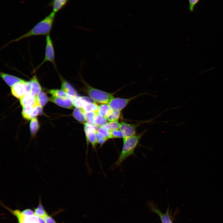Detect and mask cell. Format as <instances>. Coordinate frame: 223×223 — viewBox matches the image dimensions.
<instances>
[{"label": "cell", "mask_w": 223, "mask_h": 223, "mask_svg": "<svg viewBox=\"0 0 223 223\" xmlns=\"http://www.w3.org/2000/svg\"><path fill=\"white\" fill-rule=\"evenodd\" d=\"M145 132L144 131L123 140L122 150L118 158L114 164V166H119L128 157L134 155L135 150L138 146L139 141Z\"/></svg>", "instance_id": "cell-2"}, {"label": "cell", "mask_w": 223, "mask_h": 223, "mask_svg": "<svg viewBox=\"0 0 223 223\" xmlns=\"http://www.w3.org/2000/svg\"><path fill=\"white\" fill-rule=\"evenodd\" d=\"M112 110L108 104H101L98 107L97 113L99 115L107 118Z\"/></svg>", "instance_id": "cell-19"}, {"label": "cell", "mask_w": 223, "mask_h": 223, "mask_svg": "<svg viewBox=\"0 0 223 223\" xmlns=\"http://www.w3.org/2000/svg\"><path fill=\"white\" fill-rule=\"evenodd\" d=\"M81 98L84 101L86 102L91 103H96V102L93 99L91 98L90 97L87 96H80Z\"/></svg>", "instance_id": "cell-36"}, {"label": "cell", "mask_w": 223, "mask_h": 223, "mask_svg": "<svg viewBox=\"0 0 223 223\" xmlns=\"http://www.w3.org/2000/svg\"><path fill=\"white\" fill-rule=\"evenodd\" d=\"M84 130L85 133L87 146L89 143H90L92 148L96 149L97 143L96 140V133L97 131L93 125L87 123L84 124Z\"/></svg>", "instance_id": "cell-8"}, {"label": "cell", "mask_w": 223, "mask_h": 223, "mask_svg": "<svg viewBox=\"0 0 223 223\" xmlns=\"http://www.w3.org/2000/svg\"><path fill=\"white\" fill-rule=\"evenodd\" d=\"M40 127L38 120L36 117L31 120L30 129L32 138L35 137Z\"/></svg>", "instance_id": "cell-18"}, {"label": "cell", "mask_w": 223, "mask_h": 223, "mask_svg": "<svg viewBox=\"0 0 223 223\" xmlns=\"http://www.w3.org/2000/svg\"><path fill=\"white\" fill-rule=\"evenodd\" d=\"M60 77L61 81V90L72 97L77 96V91L72 85L61 76Z\"/></svg>", "instance_id": "cell-12"}, {"label": "cell", "mask_w": 223, "mask_h": 223, "mask_svg": "<svg viewBox=\"0 0 223 223\" xmlns=\"http://www.w3.org/2000/svg\"><path fill=\"white\" fill-rule=\"evenodd\" d=\"M2 205L14 215L17 219L18 223H45L44 220L35 214L30 216H24L18 209L13 210L1 203Z\"/></svg>", "instance_id": "cell-4"}, {"label": "cell", "mask_w": 223, "mask_h": 223, "mask_svg": "<svg viewBox=\"0 0 223 223\" xmlns=\"http://www.w3.org/2000/svg\"><path fill=\"white\" fill-rule=\"evenodd\" d=\"M107 121L106 117L101 116L97 113L94 124L100 127L106 125L108 122Z\"/></svg>", "instance_id": "cell-28"}, {"label": "cell", "mask_w": 223, "mask_h": 223, "mask_svg": "<svg viewBox=\"0 0 223 223\" xmlns=\"http://www.w3.org/2000/svg\"><path fill=\"white\" fill-rule=\"evenodd\" d=\"M97 132L102 134L107 139H110L111 131L102 127H101L98 128Z\"/></svg>", "instance_id": "cell-32"}, {"label": "cell", "mask_w": 223, "mask_h": 223, "mask_svg": "<svg viewBox=\"0 0 223 223\" xmlns=\"http://www.w3.org/2000/svg\"><path fill=\"white\" fill-rule=\"evenodd\" d=\"M46 62L51 63L55 66V53L53 43L50 34L46 36V44L44 58L42 62L36 68L33 72H35L42 66Z\"/></svg>", "instance_id": "cell-5"}, {"label": "cell", "mask_w": 223, "mask_h": 223, "mask_svg": "<svg viewBox=\"0 0 223 223\" xmlns=\"http://www.w3.org/2000/svg\"><path fill=\"white\" fill-rule=\"evenodd\" d=\"M35 98V103L42 107L46 105L49 100L46 93L42 91L39 92Z\"/></svg>", "instance_id": "cell-16"}, {"label": "cell", "mask_w": 223, "mask_h": 223, "mask_svg": "<svg viewBox=\"0 0 223 223\" xmlns=\"http://www.w3.org/2000/svg\"><path fill=\"white\" fill-rule=\"evenodd\" d=\"M200 0H188L189 3V10L190 12L194 11L196 5L199 2Z\"/></svg>", "instance_id": "cell-33"}, {"label": "cell", "mask_w": 223, "mask_h": 223, "mask_svg": "<svg viewBox=\"0 0 223 223\" xmlns=\"http://www.w3.org/2000/svg\"><path fill=\"white\" fill-rule=\"evenodd\" d=\"M85 112L83 108L75 107L73 110L72 116L78 122L84 124L86 123Z\"/></svg>", "instance_id": "cell-15"}, {"label": "cell", "mask_w": 223, "mask_h": 223, "mask_svg": "<svg viewBox=\"0 0 223 223\" xmlns=\"http://www.w3.org/2000/svg\"><path fill=\"white\" fill-rule=\"evenodd\" d=\"M123 137L122 132L120 129L111 131L110 138H123Z\"/></svg>", "instance_id": "cell-31"}, {"label": "cell", "mask_w": 223, "mask_h": 223, "mask_svg": "<svg viewBox=\"0 0 223 223\" xmlns=\"http://www.w3.org/2000/svg\"><path fill=\"white\" fill-rule=\"evenodd\" d=\"M68 0H52L50 3L53 8V11L56 13L67 3Z\"/></svg>", "instance_id": "cell-20"}, {"label": "cell", "mask_w": 223, "mask_h": 223, "mask_svg": "<svg viewBox=\"0 0 223 223\" xmlns=\"http://www.w3.org/2000/svg\"><path fill=\"white\" fill-rule=\"evenodd\" d=\"M33 209L35 214L42 219L44 217L49 215L42 204L40 198L39 199V203L37 207L34 208Z\"/></svg>", "instance_id": "cell-21"}, {"label": "cell", "mask_w": 223, "mask_h": 223, "mask_svg": "<svg viewBox=\"0 0 223 223\" xmlns=\"http://www.w3.org/2000/svg\"><path fill=\"white\" fill-rule=\"evenodd\" d=\"M45 223H57L55 220L50 216L48 215L42 218Z\"/></svg>", "instance_id": "cell-35"}, {"label": "cell", "mask_w": 223, "mask_h": 223, "mask_svg": "<svg viewBox=\"0 0 223 223\" xmlns=\"http://www.w3.org/2000/svg\"><path fill=\"white\" fill-rule=\"evenodd\" d=\"M151 206L152 211L159 216L162 223H172L169 217L168 210L166 213L163 214L153 205L151 204Z\"/></svg>", "instance_id": "cell-17"}, {"label": "cell", "mask_w": 223, "mask_h": 223, "mask_svg": "<svg viewBox=\"0 0 223 223\" xmlns=\"http://www.w3.org/2000/svg\"><path fill=\"white\" fill-rule=\"evenodd\" d=\"M97 114V113L95 112H85L86 122L92 125H94Z\"/></svg>", "instance_id": "cell-29"}, {"label": "cell", "mask_w": 223, "mask_h": 223, "mask_svg": "<svg viewBox=\"0 0 223 223\" xmlns=\"http://www.w3.org/2000/svg\"><path fill=\"white\" fill-rule=\"evenodd\" d=\"M49 92L53 97L63 98H72V97L62 90H51Z\"/></svg>", "instance_id": "cell-22"}, {"label": "cell", "mask_w": 223, "mask_h": 223, "mask_svg": "<svg viewBox=\"0 0 223 223\" xmlns=\"http://www.w3.org/2000/svg\"><path fill=\"white\" fill-rule=\"evenodd\" d=\"M31 82L30 92L34 97L42 91V87L38 78L36 75L33 76L30 81Z\"/></svg>", "instance_id": "cell-14"}, {"label": "cell", "mask_w": 223, "mask_h": 223, "mask_svg": "<svg viewBox=\"0 0 223 223\" xmlns=\"http://www.w3.org/2000/svg\"><path fill=\"white\" fill-rule=\"evenodd\" d=\"M110 131L120 129V123L118 121H113L107 122L106 125L102 126Z\"/></svg>", "instance_id": "cell-27"}, {"label": "cell", "mask_w": 223, "mask_h": 223, "mask_svg": "<svg viewBox=\"0 0 223 223\" xmlns=\"http://www.w3.org/2000/svg\"><path fill=\"white\" fill-rule=\"evenodd\" d=\"M33 106L34 105L23 107L22 115L24 119L27 120H31V113Z\"/></svg>", "instance_id": "cell-24"}, {"label": "cell", "mask_w": 223, "mask_h": 223, "mask_svg": "<svg viewBox=\"0 0 223 223\" xmlns=\"http://www.w3.org/2000/svg\"><path fill=\"white\" fill-rule=\"evenodd\" d=\"M30 81L17 83L11 87L12 95L17 98L20 99L27 93L30 92Z\"/></svg>", "instance_id": "cell-6"}, {"label": "cell", "mask_w": 223, "mask_h": 223, "mask_svg": "<svg viewBox=\"0 0 223 223\" xmlns=\"http://www.w3.org/2000/svg\"><path fill=\"white\" fill-rule=\"evenodd\" d=\"M140 124H131L123 121L121 122L120 123V129L123 134V140L136 135L137 128Z\"/></svg>", "instance_id": "cell-9"}, {"label": "cell", "mask_w": 223, "mask_h": 223, "mask_svg": "<svg viewBox=\"0 0 223 223\" xmlns=\"http://www.w3.org/2000/svg\"><path fill=\"white\" fill-rule=\"evenodd\" d=\"M80 81L83 84V91L96 102L101 104H108L114 97V93H110L95 88L87 83L81 76Z\"/></svg>", "instance_id": "cell-3"}, {"label": "cell", "mask_w": 223, "mask_h": 223, "mask_svg": "<svg viewBox=\"0 0 223 223\" xmlns=\"http://www.w3.org/2000/svg\"><path fill=\"white\" fill-rule=\"evenodd\" d=\"M108 139L105 137L102 134L97 131L96 140L97 144L102 146Z\"/></svg>", "instance_id": "cell-30"}, {"label": "cell", "mask_w": 223, "mask_h": 223, "mask_svg": "<svg viewBox=\"0 0 223 223\" xmlns=\"http://www.w3.org/2000/svg\"><path fill=\"white\" fill-rule=\"evenodd\" d=\"M0 76L6 83L11 87L17 83L24 82L25 81L15 76L1 72H0Z\"/></svg>", "instance_id": "cell-11"}, {"label": "cell", "mask_w": 223, "mask_h": 223, "mask_svg": "<svg viewBox=\"0 0 223 223\" xmlns=\"http://www.w3.org/2000/svg\"><path fill=\"white\" fill-rule=\"evenodd\" d=\"M36 102V98L31 93V92L27 93L20 99V103L23 107L32 106Z\"/></svg>", "instance_id": "cell-13"}, {"label": "cell", "mask_w": 223, "mask_h": 223, "mask_svg": "<svg viewBox=\"0 0 223 223\" xmlns=\"http://www.w3.org/2000/svg\"><path fill=\"white\" fill-rule=\"evenodd\" d=\"M49 100L57 105L66 108L72 109L73 107L72 98H63L52 97Z\"/></svg>", "instance_id": "cell-10"}, {"label": "cell", "mask_w": 223, "mask_h": 223, "mask_svg": "<svg viewBox=\"0 0 223 223\" xmlns=\"http://www.w3.org/2000/svg\"><path fill=\"white\" fill-rule=\"evenodd\" d=\"M55 13L52 11L49 15L36 24L31 29L20 37L10 41L5 45L18 42L24 39L33 36L47 35L49 34L53 24Z\"/></svg>", "instance_id": "cell-1"}, {"label": "cell", "mask_w": 223, "mask_h": 223, "mask_svg": "<svg viewBox=\"0 0 223 223\" xmlns=\"http://www.w3.org/2000/svg\"><path fill=\"white\" fill-rule=\"evenodd\" d=\"M21 214L24 216H30L35 214L34 211L30 208H26L20 211Z\"/></svg>", "instance_id": "cell-34"}, {"label": "cell", "mask_w": 223, "mask_h": 223, "mask_svg": "<svg viewBox=\"0 0 223 223\" xmlns=\"http://www.w3.org/2000/svg\"><path fill=\"white\" fill-rule=\"evenodd\" d=\"M143 94L144 93L139 94L133 97L126 98L114 97L109 102L108 104L111 109L121 111L125 108L131 101Z\"/></svg>", "instance_id": "cell-7"}, {"label": "cell", "mask_w": 223, "mask_h": 223, "mask_svg": "<svg viewBox=\"0 0 223 223\" xmlns=\"http://www.w3.org/2000/svg\"><path fill=\"white\" fill-rule=\"evenodd\" d=\"M121 115V111L118 110L111 111L107 117L109 122L118 121Z\"/></svg>", "instance_id": "cell-25"}, {"label": "cell", "mask_w": 223, "mask_h": 223, "mask_svg": "<svg viewBox=\"0 0 223 223\" xmlns=\"http://www.w3.org/2000/svg\"><path fill=\"white\" fill-rule=\"evenodd\" d=\"M73 104L75 107L82 108L86 102L77 95L72 98Z\"/></svg>", "instance_id": "cell-26"}, {"label": "cell", "mask_w": 223, "mask_h": 223, "mask_svg": "<svg viewBox=\"0 0 223 223\" xmlns=\"http://www.w3.org/2000/svg\"><path fill=\"white\" fill-rule=\"evenodd\" d=\"M98 107L96 103L86 102L82 108L85 112H93L97 113Z\"/></svg>", "instance_id": "cell-23"}]
</instances>
